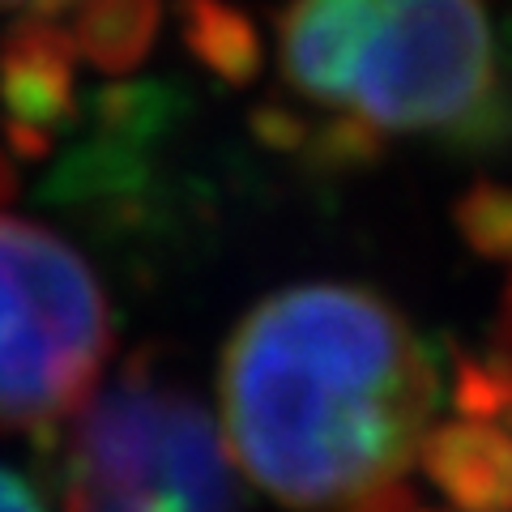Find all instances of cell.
<instances>
[{
    "instance_id": "6da1fadb",
    "label": "cell",
    "mask_w": 512,
    "mask_h": 512,
    "mask_svg": "<svg viewBox=\"0 0 512 512\" xmlns=\"http://www.w3.org/2000/svg\"><path fill=\"white\" fill-rule=\"evenodd\" d=\"M440 376L372 286L295 282L239 320L218 363L235 466L291 512H406Z\"/></svg>"
},
{
    "instance_id": "7a4b0ae2",
    "label": "cell",
    "mask_w": 512,
    "mask_h": 512,
    "mask_svg": "<svg viewBox=\"0 0 512 512\" xmlns=\"http://www.w3.org/2000/svg\"><path fill=\"white\" fill-rule=\"evenodd\" d=\"M274 39L291 133L338 154L483 137L504 107L487 0H286Z\"/></svg>"
},
{
    "instance_id": "3957f363",
    "label": "cell",
    "mask_w": 512,
    "mask_h": 512,
    "mask_svg": "<svg viewBox=\"0 0 512 512\" xmlns=\"http://www.w3.org/2000/svg\"><path fill=\"white\" fill-rule=\"evenodd\" d=\"M60 427L64 512H244L214 410L150 363H128Z\"/></svg>"
},
{
    "instance_id": "277c9868",
    "label": "cell",
    "mask_w": 512,
    "mask_h": 512,
    "mask_svg": "<svg viewBox=\"0 0 512 512\" xmlns=\"http://www.w3.org/2000/svg\"><path fill=\"white\" fill-rule=\"evenodd\" d=\"M111 303L94 265L43 222L0 214V431L56 427L99 389Z\"/></svg>"
},
{
    "instance_id": "5b68a950",
    "label": "cell",
    "mask_w": 512,
    "mask_h": 512,
    "mask_svg": "<svg viewBox=\"0 0 512 512\" xmlns=\"http://www.w3.org/2000/svg\"><path fill=\"white\" fill-rule=\"evenodd\" d=\"M461 410L491 414V419H500V423H512V299H508V312H504V333H500L495 367L487 376L466 380V402H461Z\"/></svg>"
},
{
    "instance_id": "8992f818",
    "label": "cell",
    "mask_w": 512,
    "mask_h": 512,
    "mask_svg": "<svg viewBox=\"0 0 512 512\" xmlns=\"http://www.w3.org/2000/svg\"><path fill=\"white\" fill-rule=\"evenodd\" d=\"M0 512H52V504L22 470L0 461Z\"/></svg>"
},
{
    "instance_id": "52a82bcc",
    "label": "cell",
    "mask_w": 512,
    "mask_h": 512,
    "mask_svg": "<svg viewBox=\"0 0 512 512\" xmlns=\"http://www.w3.org/2000/svg\"><path fill=\"white\" fill-rule=\"evenodd\" d=\"M64 0H0V13H47Z\"/></svg>"
},
{
    "instance_id": "ba28073f",
    "label": "cell",
    "mask_w": 512,
    "mask_h": 512,
    "mask_svg": "<svg viewBox=\"0 0 512 512\" xmlns=\"http://www.w3.org/2000/svg\"><path fill=\"white\" fill-rule=\"evenodd\" d=\"M0 184H5V163H0Z\"/></svg>"
}]
</instances>
